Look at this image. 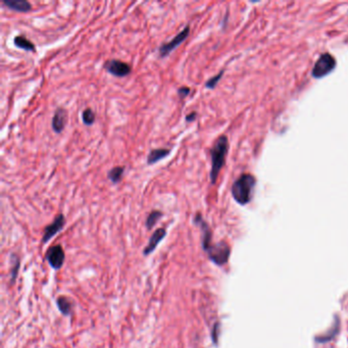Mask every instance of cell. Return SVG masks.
<instances>
[{
	"instance_id": "1",
	"label": "cell",
	"mask_w": 348,
	"mask_h": 348,
	"mask_svg": "<svg viewBox=\"0 0 348 348\" xmlns=\"http://www.w3.org/2000/svg\"><path fill=\"white\" fill-rule=\"evenodd\" d=\"M228 151H229V141L227 136L223 135V136H220L216 140V142L213 143L210 150L211 168L209 173V178H210V183L212 185L217 183L219 174L225 164V162H226Z\"/></svg>"
},
{
	"instance_id": "2",
	"label": "cell",
	"mask_w": 348,
	"mask_h": 348,
	"mask_svg": "<svg viewBox=\"0 0 348 348\" xmlns=\"http://www.w3.org/2000/svg\"><path fill=\"white\" fill-rule=\"evenodd\" d=\"M256 185L255 178L250 174H242L233 183L231 193L234 200L241 205H245L252 199Z\"/></svg>"
},
{
	"instance_id": "3",
	"label": "cell",
	"mask_w": 348,
	"mask_h": 348,
	"mask_svg": "<svg viewBox=\"0 0 348 348\" xmlns=\"http://www.w3.org/2000/svg\"><path fill=\"white\" fill-rule=\"evenodd\" d=\"M337 61L333 55L330 53H324L320 56V59L314 63L311 75L316 79H322L331 74L336 67Z\"/></svg>"
},
{
	"instance_id": "4",
	"label": "cell",
	"mask_w": 348,
	"mask_h": 348,
	"mask_svg": "<svg viewBox=\"0 0 348 348\" xmlns=\"http://www.w3.org/2000/svg\"><path fill=\"white\" fill-rule=\"evenodd\" d=\"M206 252L208 253V256L212 263H215L218 266H223L229 260L230 247L227 243L219 242L217 244H211Z\"/></svg>"
},
{
	"instance_id": "5",
	"label": "cell",
	"mask_w": 348,
	"mask_h": 348,
	"mask_svg": "<svg viewBox=\"0 0 348 348\" xmlns=\"http://www.w3.org/2000/svg\"><path fill=\"white\" fill-rule=\"evenodd\" d=\"M189 34H190V26L187 25L181 32H179L171 41L163 43L159 47L160 58L164 59L170 54L177 46H179L180 44H182L186 40V38L189 36Z\"/></svg>"
},
{
	"instance_id": "6",
	"label": "cell",
	"mask_w": 348,
	"mask_h": 348,
	"mask_svg": "<svg viewBox=\"0 0 348 348\" xmlns=\"http://www.w3.org/2000/svg\"><path fill=\"white\" fill-rule=\"evenodd\" d=\"M104 69L112 76L123 78L131 74L132 67L129 63L119 60H109L104 63Z\"/></svg>"
},
{
	"instance_id": "7",
	"label": "cell",
	"mask_w": 348,
	"mask_h": 348,
	"mask_svg": "<svg viewBox=\"0 0 348 348\" xmlns=\"http://www.w3.org/2000/svg\"><path fill=\"white\" fill-rule=\"evenodd\" d=\"M193 222H194L195 225H197V226L201 230L202 248H204V250L206 251L209 248V246L211 245V236H212L211 230H210L209 226L207 225V223L204 220V218H202L201 213H199V212H197L196 215L194 216Z\"/></svg>"
},
{
	"instance_id": "8",
	"label": "cell",
	"mask_w": 348,
	"mask_h": 348,
	"mask_svg": "<svg viewBox=\"0 0 348 348\" xmlns=\"http://www.w3.org/2000/svg\"><path fill=\"white\" fill-rule=\"evenodd\" d=\"M47 261L51 267L59 269L62 266L64 263V251L61 245L51 246L46 253Z\"/></svg>"
},
{
	"instance_id": "9",
	"label": "cell",
	"mask_w": 348,
	"mask_h": 348,
	"mask_svg": "<svg viewBox=\"0 0 348 348\" xmlns=\"http://www.w3.org/2000/svg\"><path fill=\"white\" fill-rule=\"evenodd\" d=\"M64 223H65V220H64V217L62 213H60V215L56 216L54 221L50 225H48V226L45 227L42 242L47 243L54 235L58 234L63 228Z\"/></svg>"
},
{
	"instance_id": "10",
	"label": "cell",
	"mask_w": 348,
	"mask_h": 348,
	"mask_svg": "<svg viewBox=\"0 0 348 348\" xmlns=\"http://www.w3.org/2000/svg\"><path fill=\"white\" fill-rule=\"evenodd\" d=\"M66 122H67L66 109H64L62 107L56 108V110L54 112V116L52 118V123H51L53 131L58 134L61 133L63 131V129L65 128Z\"/></svg>"
},
{
	"instance_id": "11",
	"label": "cell",
	"mask_w": 348,
	"mask_h": 348,
	"mask_svg": "<svg viewBox=\"0 0 348 348\" xmlns=\"http://www.w3.org/2000/svg\"><path fill=\"white\" fill-rule=\"evenodd\" d=\"M165 234H166L165 229H164V228L157 229V230L152 234V236H151L150 239H149V242H148L147 246H146L145 248H144L143 253H144L145 255H148V254L152 253V252L155 250L157 245H159L160 242L164 238Z\"/></svg>"
},
{
	"instance_id": "12",
	"label": "cell",
	"mask_w": 348,
	"mask_h": 348,
	"mask_svg": "<svg viewBox=\"0 0 348 348\" xmlns=\"http://www.w3.org/2000/svg\"><path fill=\"white\" fill-rule=\"evenodd\" d=\"M2 4L18 13H28L32 9V4L27 0H2Z\"/></svg>"
},
{
	"instance_id": "13",
	"label": "cell",
	"mask_w": 348,
	"mask_h": 348,
	"mask_svg": "<svg viewBox=\"0 0 348 348\" xmlns=\"http://www.w3.org/2000/svg\"><path fill=\"white\" fill-rule=\"evenodd\" d=\"M171 150L166 148H156L150 150L148 156H147V164L152 165L156 164L157 162H160L164 159H165L166 156L170 155Z\"/></svg>"
},
{
	"instance_id": "14",
	"label": "cell",
	"mask_w": 348,
	"mask_h": 348,
	"mask_svg": "<svg viewBox=\"0 0 348 348\" xmlns=\"http://www.w3.org/2000/svg\"><path fill=\"white\" fill-rule=\"evenodd\" d=\"M14 43H15V45L17 47H19L20 49H24V50H27V51H33V52L36 51L35 44L32 43L25 36H17V37H15Z\"/></svg>"
},
{
	"instance_id": "15",
	"label": "cell",
	"mask_w": 348,
	"mask_h": 348,
	"mask_svg": "<svg viewBox=\"0 0 348 348\" xmlns=\"http://www.w3.org/2000/svg\"><path fill=\"white\" fill-rule=\"evenodd\" d=\"M123 173H125V166L118 165L110 168L109 172L107 173V178L110 180L111 183L118 184L121 182Z\"/></svg>"
},
{
	"instance_id": "16",
	"label": "cell",
	"mask_w": 348,
	"mask_h": 348,
	"mask_svg": "<svg viewBox=\"0 0 348 348\" xmlns=\"http://www.w3.org/2000/svg\"><path fill=\"white\" fill-rule=\"evenodd\" d=\"M163 217V212L161 210H152L147 219H146V222H145V226L147 229H152L154 226H155V224L159 222V220Z\"/></svg>"
},
{
	"instance_id": "17",
	"label": "cell",
	"mask_w": 348,
	"mask_h": 348,
	"mask_svg": "<svg viewBox=\"0 0 348 348\" xmlns=\"http://www.w3.org/2000/svg\"><path fill=\"white\" fill-rule=\"evenodd\" d=\"M56 303H58L59 309L63 314H65V316H69V314L72 311V302L69 299H67L66 297L61 296L60 298H58V301H56Z\"/></svg>"
},
{
	"instance_id": "18",
	"label": "cell",
	"mask_w": 348,
	"mask_h": 348,
	"mask_svg": "<svg viewBox=\"0 0 348 348\" xmlns=\"http://www.w3.org/2000/svg\"><path fill=\"white\" fill-rule=\"evenodd\" d=\"M82 121L84 123V125H86V126L93 125L94 122H95L94 111L90 107L84 109L83 112H82Z\"/></svg>"
},
{
	"instance_id": "19",
	"label": "cell",
	"mask_w": 348,
	"mask_h": 348,
	"mask_svg": "<svg viewBox=\"0 0 348 348\" xmlns=\"http://www.w3.org/2000/svg\"><path fill=\"white\" fill-rule=\"evenodd\" d=\"M11 264H13V267H11V281L14 282L16 277L18 276V271L20 267L19 257L16 255H11Z\"/></svg>"
},
{
	"instance_id": "20",
	"label": "cell",
	"mask_w": 348,
	"mask_h": 348,
	"mask_svg": "<svg viewBox=\"0 0 348 348\" xmlns=\"http://www.w3.org/2000/svg\"><path fill=\"white\" fill-rule=\"evenodd\" d=\"M223 74H224V71H221L218 75H216V76H213L212 78H210L209 80L206 81L205 87L208 88V89H213V88H215V87L218 85L219 81L221 80V78L223 77Z\"/></svg>"
},
{
	"instance_id": "21",
	"label": "cell",
	"mask_w": 348,
	"mask_h": 348,
	"mask_svg": "<svg viewBox=\"0 0 348 348\" xmlns=\"http://www.w3.org/2000/svg\"><path fill=\"white\" fill-rule=\"evenodd\" d=\"M191 92V89L189 87H180L178 89V95L180 96V98L183 99L186 96H188Z\"/></svg>"
},
{
	"instance_id": "22",
	"label": "cell",
	"mask_w": 348,
	"mask_h": 348,
	"mask_svg": "<svg viewBox=\"0 0 348 348\" xmlns=\"http://www.w3.org/2000/svg\"><path fill=\"white\" fill-rule=\"evenodd\" d=\"M196 117H197V114H196V112H195V111H192V112H190L189 115H187V116H186L185 120H186V122H187V123H191V122H193V121H195V120H196Z\"/></svg>"
},
{
	"instance_id": "23",
	"label": "cell",
	"mask_w": 348,
	"mask_h": 348,
	"mask_svg": "<svg viewBox=\"0 0 348 348\" xmlns=\"http://www.w3.org/2000/svg\"><path fill=\"white\" fill-rule=\"evenodd\" d=\"M218 328H219V324H216L215 325V328H213V335H212V339H213V342L217 343V339H218V335H217V331H218Z\"/></svg>"
}]
</instances>
